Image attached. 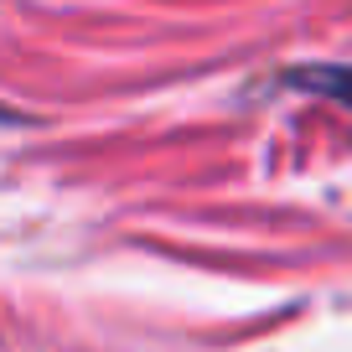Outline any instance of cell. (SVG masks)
Masks as SVG:
<instances>
[{"label":"cell","mask_w":352,"mask_h":352,"mask_svg":"<svg viewBox=\"0 0 352 352\" xmlns=\"http://www.w3.org/2000/svg\"><path fill=\"white\" fill-rule=\"evenodd\" d=\"M306 83L316 94H331V99H347L352 104V67H311Z\"/></svg>","instance_id":"6da1fadb"}]
</instances>
